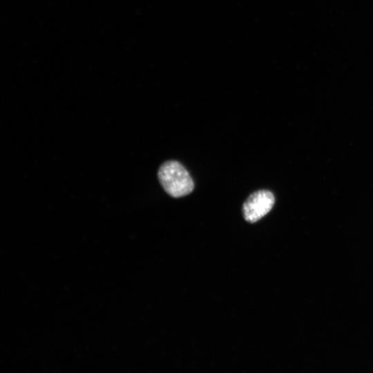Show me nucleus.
<instances>
[{"label":"nucleus","instance_id":"2","mask_svg":"<svg viewBox=\"0 0 373 373\" xmlns=\"http://www.w3.org/2000/svg\"><path fill=\"white\" fill-rule=\"evenodd\" d=\"M274 194L268 190H259L251 193L243 204V216L249 222H255L265 216L273 207Z\"/></svg>","mask_w":373,"mask_h":373},{"label":"nucleus","instance_id":"1","mask_svg":"<svg viewBox=\"0 0 373 373\" xmlns=\"http://www.w3.org/2000/svg\"><path fill=\"white\" fill-rule=\"evenodd\" d=\"M157 175L164 191L172 197L185 196L191 193L194 188L189 172L177 161L170 160L162 164Z\"/></svg>","mask_w":373,"mask_h":373}]
</instances>
